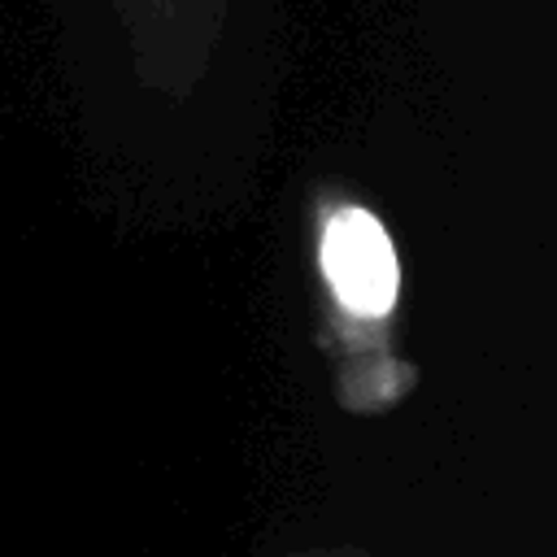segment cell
I'll list each match as a JSON object with an SVG mask.
<instances>
[{
	"mask_svg": "<svg viewBox=\"0 0 557 557\" xmlns=\"http://www.w3.org/2000/svg\"><path fill=\"white\" fill-rule=\"evenodd\" d=\"M322 274L335 300L357 318H383L400 292L396 248L383 222L361 205H339L322 226Z\"/></svg>",
	"mask_w": 557,
	"mask_h": 557,
	"instance_id": "obj_1",
	"label": "cell"
},
{
	"mask_svg": "<svg viewBox=\"0 0 557 557\" xmlns=\"http://www.w3.org/2000/svg\"><path fill=\"white\" fill-rule=\"evenodd\" d=\"M135 39L152 44V39H213L218 22H222V0H117Z\"/></svg>",
	"mask_w": 557,
	"mask_h": 557,
	"instance_id": "obj_2",
	"label": "cell"
}]
</instances>
